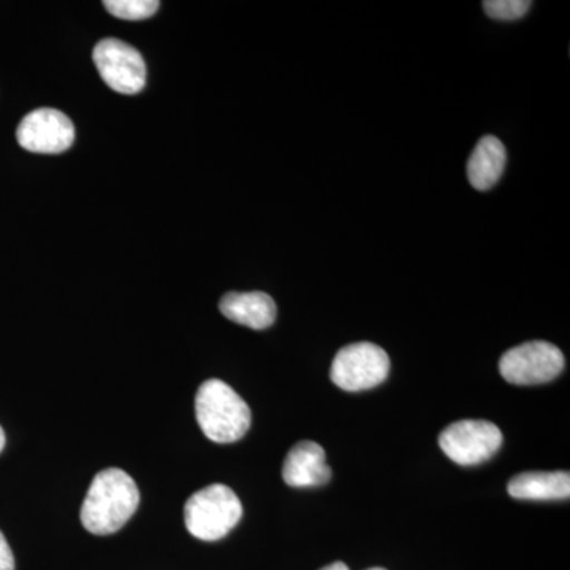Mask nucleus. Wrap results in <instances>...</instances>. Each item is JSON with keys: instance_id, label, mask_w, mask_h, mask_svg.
<instances>
[{"instance_id": "obj_1", "label": "nucleus", "mask_w": 570, "mask_h": 570, "mask_svg": "<svg viewBox=\"0 0 570 570\" xmlns=\"http://www.w3.org/2000/svg\"><path fill=\"white\" fill-rule=\"evenodd\" d=\"M140 505L135 480L119 468H108L94 478L81 508V523L91 534L110 535L121 530Z\"/></svg>"}, {"instance_id": "obj_2", "label": "nucleus", "mask_w": 570, "mask_h": 570, "mask_svg": "<svg viewBox=\"0 0 570 570\" xmlns=\"http://www.w3.org/2000/svg\"><path fill=\"white\" fill-rule=\"evenodd\" d=\"M195 417L205 436L217 444L239 441L253 419L246 401L219 379H209L198 389Z\"/></svg>"}, {"instance_id": "obj_3", "label": "nucleus", "mask_w": 570, "mask_h": 570, "mask_svg": "<svg viewBox=\"0 0 570 570\" xmlns=\"http://www.w3.org/2000/svg\"><path fill=\"white\" fill-rule=\"evenodd\" d=\"M242 517V501L234 490L220 483L197 491L184 505L187 531L206 542L225 538Z\"/></svg>"}, {"instance_id": "obj_4", "label": "nucleus", "mask_w": 570, "mask_h": 570, "mask_svg": "<svg viewBox=\"0 0 570 570\" xmlns=\"http://www.w3.org/2000/svg\"><path fill=\"white\" fill-rule=\"evenodd\" d=\"M390 373V358L384 348L373 343H356L341 348L333 360V384L346 392H363L381 385Z\"/></svg>"}, {"instance_id": "obj_5", "label": "nucleus", "mask_w": 570, "mask_h": 570, "mask_svg": "<svg viewBox=\"0 0 570 570\" xmlns=\"http://www.w3.org/2000/svg\"><path fill=\"white\" fill-rule=\"evenodd\" d=\"M564 370V355L547 341H530L509 348L499 360V373L513 385H539L557 379Z\"/></svg>"}, {"instance_id": "obj_6", "label": "nucleus", "mask_w": 570, "mask_h": 570, "mask_svg": "<svg viewBox=\"0 0 570 570\" xmlns=\"http://www.w3.org/2000/svg\"><path fill=\"white\" fill-rule=\"evenodd\" d=\"M439 445L460 466H475L497 455L502 433L487 420H461L442 431Z\"/></svg>"}, {"instance_id": "obj_7", "label": "nucleus", "mask_w": 570, "mask_h": 570, "mask_svg": "<svg viewBox=\"0 0 570 570\" xmlns=\"http://www.w3.org/2000/svg\"><path fill=\"white\" fill-rule=\"evenodd\" d=\"M94 62L112 91L134 96L146 85V63L140 51L121 40L105 39L94 48Z\"/></svg>"}, {"instance_id": "obj_8", "label": "nucleus", "mask_w": 570, "mask_h": 570, "mask_svg": "<svg viewBox=\"0 0 570 570\" xmlns=\"http://www.w3.org/2000/svg\"><path fill=\"white\" fill-rule=\"evenodd\" d=\"M17 140L29 153L61 154L73 145V122L55 108H39L24 116Z\"/></svg>"}, {"instance_id": "obj_9", "label": "nucleus", "mask_w": 570, "mask_h": 570, "mask_svg": "<svg viewBox=\"0 0 570 570\" xmlns=\"http://www.w3.org/2000/svg\"><path fill=\"white\" fill-rule=\"evenodd\" d=\"M283 479L288 487L307 489L322 487L332 479L325 450L314 441H302L291 449L284 460Z\"/></svg>"}, {"instance_id": "obj_10", "label": "nucleus", "mask_w": 570, "mask_h": 570, "mask_svg": "<svg viewBox=\"0 0 570 570\" xmlns=\"http://www.w3.org/2000/svg\"><path fill=\"white\" fill-rule=\"evenodd\" d=\"M219 309L228 321L253 330L268 328L275 324L277 314L275 299L264 292H230L220 299Z\"/></svg>"}, {"instance_id": "obj_11", "label": "nucleus", "mask_w": 570, "mask_h": 570, "mask_svg": "<svg viewBox=\"0 0 570 570\" xmlns=\"http://www.w3.org/2000/svg\"><path fill=\"white\" fill-rule=\"evenodd\" d=\"M505 154L504 145L497 137L487 135L478 142L468 163V178L471 186L478 190H489L504 174Z\"/></svg>"}, {"instance_id": "obj_12", "label": "nucleus", "mask_w": 570, "mask_h": 570, "mask_svg": "<svg viewBox=\"0 0 570 570\" xmlns=\"http://www.w3.org/2000/svg\"><path fill=\"white\" fill-rule=\"evenodd\" d=\"M508 491L515 499L551 501L570 497L569 472H523L510 479Z\"/></svg>"}, {"instance_id": "obj_13", "label": "nucleus", "mask_w": 570, "mask_h": 570, "mask_svg": "<svg viewBox=\"0 0 570 570\" xmlns=\"http://www.w3.org/2000/svg\"><path fill=\"white\" fill-rule=\"evenodd\" d=\"M105 9L119 20L140 21L148 20L159 10L157 0H107Z\"/></svg>"}, {"instance_id": "obj_14", "label": "nucleus", "mask_w": 570, "mask_h": 570, "mask_svg": "<svg viewBox=\"0 0 570 570\" xmlns=\"http://www.w3.org/2000/svg\"><path fill=\"white\" fill-rule=\"evenodd\" d=\"M532 2L528 0H489L483 2V10L493 20L515 21L530 11Z\"/></svg>"}, {"instance_id": "obj_15", "label": "nucleus", "mask_w": 570, "mask_h": 570, "mask_svg": "<svg viewBox=\"0 0 570 570\" xmlns=\"http://www.w3.org/2000/svg\"><path fill=\"white\" fill-rule=\"evenodd\" d=\"M0 570H14L13 551L2 531H0Z\"/></svg>"}, {"instance_id": "obj_16", "label": "nucleus", "mask_w": 570, "mask_h": 570, "mask_svg": "<svg viewBox=\"0 0 570 570\" xmlns=\"http://www.w3.org/2000/svg\"><path fill=\"white\" fill-rule=\"evenodd\" d=\"M321 570H348V568L344 562H333V564L325 566V568Z\"/></svg>"}, {"instance_id": "obj_17", "label": "nucleus", "mask_w": 570, "mask_h": 570, "mask_svg": "<svg viewBox=\"0 0 570 570\" xmlns=\"http://www.w3.org/2000/svg\"><path fill=\"white\" fill-rule=\"evenodd\" d=\"M6 448V433H3L2 426H0V453Z\"/></svg>"}, {"instance_id": "obj_18", "label": "nucleus", "mask_w": 570, "mask_h": 570, "mask_svg": "<svg viewBox=\"0 0 570 570\" xmlns=\"http://www.w3.org/2000/svg\"><path fill=\"white\" fill-rule=\"evenodd\" d=\"M367 570H387V569H382V568H373V569H367Z\"/></svg>"}]
</instances>
